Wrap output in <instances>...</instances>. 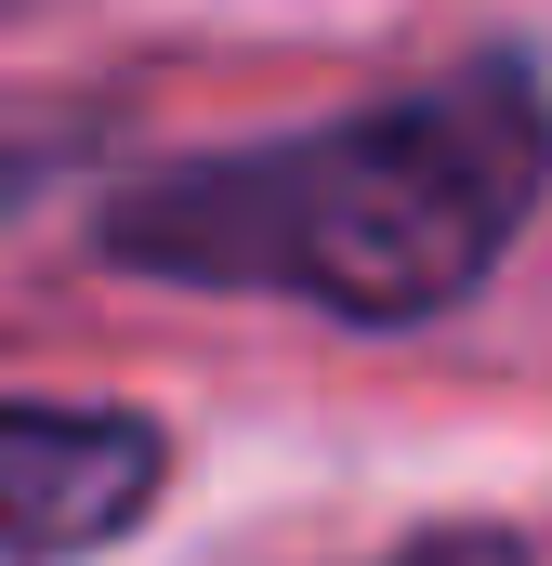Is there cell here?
<instances>
[{
  "instance_id": "1",
  "label": "cell",
  "mask_w": 552,
  "mask_h": 566,
  "mask_svg": "<svg viewBox=\"0 0 552 566\" xmlns=\"http://www.w3.org/2000/svg\"><path fill=\"white\" fill-rule=\"evenodd\" d=\"M540 185H552V93L527 53H487L329 133L132 185L106 211V251L198 290H289V303L408 329V316H447L460 290H487L513 224L540 211Z\"/></svg>"
},
{
  "instance_id": "3",
  "label": "cell",
  "mask_w": 552,
  "mask_h": 566,
  "mask_svg": "<svg viewBox=\"0 0 552 566\" xmlns=\"http://www.w3.org/2000/svg\"><path fill=\"white\" fill-rule=\"evenodd\" d=\"M408 566H513L500 541H434V554H408Z\"/></svg>"
},
{
  "instance_id": "2",
  "label": "cell",
  "mask_w": 552,
  "mask_h": 566,
  "mask_svg": "<svg viewBox=\"0 0 552 566\" xmlns=\"http://www.w3.org/2000/svg\"><path fill=\"white\" fill-rule=\"evenodd\" d=\"M158 488H171V434L145 422V409L0 396V566L106 554L119 527L158 514Z\"/></svg>"
}]
</instances>
